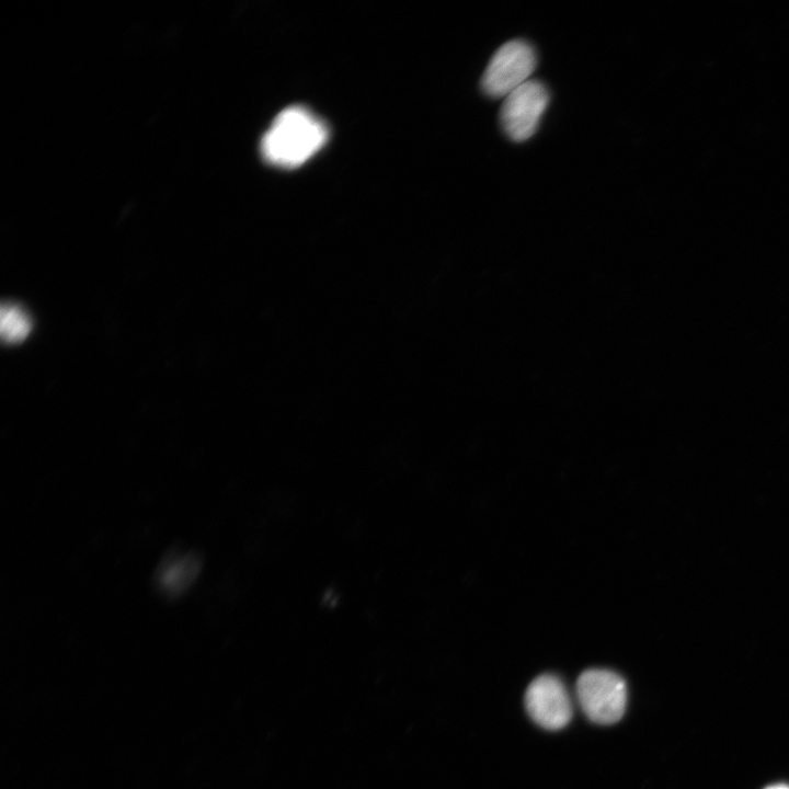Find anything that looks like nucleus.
Listing matches in <instances>:
<instances>
[{
	"instance_id": "5",
	"label": "nucleus",
	"mask_w": 789,
	"mask_h": 789,
	"mask_svg": "<svg viewBox=\"0 0 789 789\" xmlns=\"http://www.w3.org/2000/svg\"><path fill=\"white\" fill-rule=\"evenodd\" d=\"M525 706L529 717L541 728L559 730L572 717V704L568 690L559 677L544 674L527 687Z\"/></svg>"
},
{
	"instance_id": "3",
	"label": "nucleus",
	"mask_w": 789,
	"mask_h": 789,
	"mask_svg": "<svg viewBox=\"0 0 789 789\" xmlns=\"http://www.w3.org/2000/svg\"><path fill=\"white\" fill-rule=\"evenodd\" d=\"M537 65L534 47L522 39L503 44L490 59L481 79L482 91L490 98L507 96L528 81Z\"/></svg>"
},
{
	"instance_id": "7",
	"label": "nucleus",
	"mask_w": 789,
	"mask_h": 789,
	"mask_svg": "<svg viewBox=\"0 0 789 789\" xmlns=\"http://www.w3.org/2000/svg\"><path fill=\"white\" fill-rule=\"evenodd\" d=\"M765 789H789V786L784 785V784H777V785H771Z\"/></svg>"
},
{
	"instance_id": "1",
	"label": "nucleus",
	"mask_w": 789,
	"mask_h": 789,
	"mask_svg": "<svg viewBox=\"0 0 789 789\" xmlns=\"http://www.w3.org/2000/svg\"><path fill=\"white\" fill-rule=\"evenodd\" d=\"M325 124L308 108L294 105L283 110L262 137L260 150L270 164L295 168L305 163L325 144Z\"/></svg>"
},
{
	"instance_id": "2",
	"label": "nucleus",
	"mask_w": 789,
	"mask_h": 789,
	"mask_svg": "<svg viewBox=\"0 0 789 789\" xmlns=\"http://www.w3.org/2000/svg\"><path fill=\"white\" fill-rule=\"evenodd\" d=\"M575 694L581 709L594 723L614 724L625 713L627 686L624 678L613 671H584L576 681Z\"/></svg>"
},
{
	"instance_id": "6",
	"label": "nucleus",
	"mask_w": 789,
	"mask_h": 789,
	"mask_svg": "<svg viewBox=\"0 0 789 789\" xmlns=\"http://www.w3.org/2000/svg\"><path fill=\"white\" fill-rule=\"evenodd\" d=\"M33 322L24 308L13 302L1 306L0 333L7 344L23 342L31 333Z\"/></svg>"
},
{
	"instance_id": "4",
	"label": "nucleus",
	"mask_w": 789,
	"mask_h": 789,
	"mask_svg": "<svg viewBox=\"0 0 789 789\" xmlns=\"http://www.w3.org/2000/svg\"><path fill=\"white\" fill-rule=\"evenodd\" d=\"M550 100L547 87L538 80H528L512 91L500 110L504 133L514 141L530 138Z\"/></svg>"
}]
</instances>
